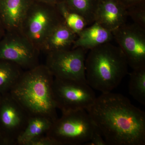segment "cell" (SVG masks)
Returning a JSON list of instances; mask_svg holds the SVG:
<instances>
[{
  "mask_svg": "<svg viewBox=\"0 0 145 145\" xmlns=\"http://www.w3.org/2000/svg\"><path fill=\"white\" fill-rule=\"evenodd\" d=\"M107 145H145V113L120 93H102L87 110Z\"/></svg>",
  "mask_w": 145,
  "mask_h": 145,
  "instance_id": "cell-1",
  "label": "cell"
},
{
  "mask_svg": "<svg viewBox=\"0 0 145 145\" xmlns=\"http://www.w3.org/2000/svg\"><path fill=\"white\" fill-rule=\"evenodd\" d=\"M54 77L45 65L24 71L9 93L30 116H44L54 122L58 119L52 93Z\"/></svg>",
  "mask_w": 145,
  "mask_h": 145,
  "instance_id": "cell-2",
  "label": "cell"
},
{
  "mask_svg": "<svg viewBox=\"0 0 145 145\" xmlns=\"http://www.w3.org/2000/svg\"><path fill=\"white\" fill-rule=\"evenodd\" d=\"M128 66L119 46L108 42L96 47L86 58L87 83L102 93L112 92L127 74Z\"/></svg>",
  "mask_w": 145,
  "mask_h": 145,
  "instance_id": "cell-3",
  "label": "cell"
},
{
  "mask_svg": "<svg viewBox=\"0 0 145 145\" xmlns=\"http://www.w3.org/2000/svg\"><path fill=\"white\" fill-rule=\"evenodd\" d=\"M62 113L46 135L60 145H79L90 140L96 125L86 110Z\"/></svg>",
  "mask_w": 145,
  "mask_h": 145,
  "instance_id": "cell-4",
  "label": "cell"
},
{
  "mask_svg": "<svg viewBox=\"0 0 145 145\" xmlns=\"http://www.w3.org/2000/svg\"><path fill=\"white\" fill-rule=\"evenodd\" d=\"M63 23L56 6L34 1L22 23L20 31L40 51L47 36Z\"/></svg>",
  "mask_w": 145,
  "mask_h": 145,
  "instance_id": "cell-5",
  "label": "cell"
},
{
  "mask_svg": "<svg viewBox=\"0 0 145 145\" xmlns=\"http://www.w3.org/2000/svg\"><path fill=\"white\" fill-rule=\"evenodd\" d=\"M52 89L56 107L62 113L87 110L97 98L93 89L81 81L54 78Z\"/></svg>",
  "mask_w": 145,
  "mask_h": 145,
  "instance_id": "cell-6",
  "label": "cell"
},
{
  "mask_svg": "<svg viewBox=\"0 0 145 145\" xmlns=\"http://www.w3.org/2000/svg\"><path fill=\"white\" fill-rule=\"evenodd\" d=\"M87 50L77 48L49 52L45 65L54 78L86 82L85 60Z\"/></svg>",
  "mask_w": 145,
  "mask_h": 145,
  "instance_id": "cell-7",
  "label": "cell"
},
{
  "mask_svg": "<svg viewBox=\"0 0 145 145\" xmlns=\"http://www.w3.org/2000/svg\"><path fill=\"white\" fill-rule=\"evenodd\" d=\"M40 51L20 31H6L0 39V60L11 62L24 70L40 64Z\"/></svg>",
  "mask_w": 145,
  "mask_h": 145,
  "instance_id": "cell-8",
  "label": "cell"
},
{
  "mask_svg": "<svg viewBox=\"0 0 145 145\" xmlns=\"http://www.w3.org/2000/svg\"><path fill=\"white\" fill-rule=\"evenodd\" d=\"M30 116L9 93L0 100V132L7 145H17Z\"/></svg>",
  "mask_w": 145,
  "mask_h": 145,
  "instance_id": "cell-9",
  "label": "cell"
},
{
  "mask_svg": "<svg viewBox=\"0 0 145 145\" xmlns=\"http://www.w3.org/2000/svg\"><path fill=\"white\" fill-rule=\"evenodd\" d=\"M133 69L145 67V29L133 24H126L112 31Z\"/></svg>",
  "mask_w": 145,
  "mask_h": 145,
  "instance_id": "cell-10",
  "label": "cell"
},
{
  "mask_svg": "<svg viewBox=\"0 0 145 145\" xmlns=\"http://www.w3.org/2000/svg\"><path fill=\"white\" fill-rule=\"evenodd\" d=\"M128 16L119 0H99L94 22L112 31L125 24Z\"/></svg>",
  "mask_w": 145,
  "mask_h": 145,
  "instance_id": "cell-11",
  "label": "cell"
},
{
  "mask_svg": "<svg viewBox=\"0 0 145 145\" xmlns=\"http://www.w3.org/2000/svg\"><path fill=\"white\" fill-rule=\"evenodd\" d=\"M34 0H0V22L6 31H20Z\"/></svg>",
  "mask_w": 145,
  "mask_h": 145,
  "instance_id": "cell-12",
  "label": "cell"
},
{
  "mask_svg": "<svg viewBox=\"0 0 145 145\" xmlns=\"http://www.w3.org/2000/svg\"><path fill=\"white\" fill-rule=\"evenodd\" d=\"M113 39L112 31L94 22L92 25L85 27L78 34L71 49L82 48L87 50L107 43Z\"/></svg>",
  "mask_w": 145,
  "mask_h": 145,
  "instance_id": "cell-13",
  "label": "cell"
},
{
  "mask_svg": "<svg viewBox=\"0 0 145 145\" xmlns=\"http://www.w3.org/2000/svg\"><path fill=\"white\" fill-rule=\"evenodd\" d=\"M78 35L64 24H60L47 36L40 49L41 52H49L71 49Z\"/></svg>",
  "mask_w": 145,
  "mask_h": 145,
  "instance_id": "cell-14",
  "label": "cell"
},
{
  "mask_svg": "<svg viewBox=\"0 0 145 145\" xmlns=\"http://www.w3.org/2000/svg\"><path fill=\"white\" fill-rule=\"evenodd\" d=\"M53 123L44 116H30L25 129L18 138L17 145H25L26 143L35 137L46 134Z\"/></svg>",
  "mask_w": 145,
  "mask_h": 145,
  "instance_id": "cell-15",
  "label": "cell"
},
{
  "mask_svg": "<svg viewBox=\"0 0 145 145\" xmlns=\"http://www.w3.org/2000/svg\"><path fill=\"white\" fill-rule=\"evenodd\" d=\"M23 70L14 63L0 60V94L10 92L21 78Z\"/></svg>",
  "mask_w": 145,
  "mask_h": 145,
  "instance_id": "cell-16",
  "label": "cell"
},
{
  "mask_svg": "<svg viewBox=\"0 0 145 145\" xmlns=\"http://www.w3.org/2000/svg\"><path fill=\"white\" fill-rule=\"evenodd\" d=\"M63 1L70 10L82 16L88 25L95 22L99 0H63Z\"/></svg>",
  "mask_w": 145,
  "mask_h": 145,
  "instance_id": "cell-17",
  "label": "cell"
},
{
  "mask_svg": "<svg viewBox=\"0 0 145 145\" xmlns=\"http://www.w3.org/2000/svg\"><path fill=\"white\" fill-rule=\"evenodd\" d=\"M133 70L130 74L129 93L135 101L145 105V67Z\"/></svg>",
  "mask_w": 145,
  "mask_h": 145,
  "instance_id": "cell-18",
  "label": "cell"
},
{
  "mask_svg": "<svg viewBox=\"0 0 145 145\" xmlns=\"http://www.w3.org/2000/svg\"><path fill=\"white\" fill-rule=\"evenodd\" d=\"M56 7L65 24L77 35L88 25L85 20L70 10L63 1L57 4Z\"/></svg>",
  "mask_w": 145,
  "mask_h": 145,
  "instance_id": "cell-19",
  "label": "cell"
},
{
  "mask_svg": "<svg viewBox=\"0 0 145 145\" xmlns=\"http://www.w3.org/2000/svg\"><path fill=\"white\" fill-rule=\"evenodd\" d=\"M128 16H130L134 24L145 29V3L127 8Z\"/></svg>",
  "mask_w": 145,
  "mask_h": 145,
  "instance_id": "cell-20",
  "label": "cell"
},
{
  "mask_svg": "<svg viewBox=\"0 0 145 145\" xmlns=\"http://www.w3.org/2000/svg\"><path fill=\"white\" fill-rule=\"evenodd\" d=\"M25 145H60L56 140L47 135L35 137L26 143Z\"/></svg>",
  "mask_w": 145,
  "mask_h": 145,
  "instance_id": "cell-21",
  "label": "cell"
},
{
  "mask_svg": "<svg viewBox=\"0 0 145 145\" xmlns=\"http://www.w3.org/2000/svg\"><path fill=\"white\" fill-rule=\"evenodd\" d=\"M85 145H107V144L103 136L96 127L90 140L86 143Z\"/></svg>",
  "mask_w": 145,
  "mask_h": 145,
  "instance_id": "cell-22",
  "label": "cell"
},
{
  "mask_svg": "<svg viewBox=\"0 0 145 145\" xmlns=\"http://www.w3.org/2000/svg\"><path fill=\"white\" fill-rule=\"evenodd\" d=\"M126 9L145 3V0H119Z\"/></svg>",
  "mask_w": 145,
  "mask_h": 145,
  "instance_id": "cell-23",
  "label": "cell"
},
{
  "mask_svg": "<svg viewBox=\"0 0 145 145\" xmlns=\"http://www.w3.org/2000/svg\"><path fill=\"white\" fill-rule=\"evenodd\" d=\"M39 2L44 3L50 5L56 6L59 3L62 1L63 0H34Z\"/></svg>",
  "mask_w": 145,
  "mask_h": 145,
  "instance_id": "cell-24",
  "label": "cell"
},
{
  "mask_svg": "<svg viewBox=\"0 0 145 145\" xmlns=\"http://www.w3.org/2000/svg\"><path fill=\"white\" fill-rule=\"evenodd\" d=\"M5 31V30L3 27V25H2L1 24L0 22V39L4 35Z\"/></svg>",
  "mask_w": 145,
  "mask_h": 145,
  "instance_id": "cell-25",
  "label": "cell"
},
{
  "mask_svg": "<svg viewBox=\"0 0 145 145\" xmlns=\"http://www.w3.org/2000/svg\"><path fill=\"white\" fill-rule=\"evenodd\" d=\"M0 145H7L5 140L1 132H0Z\"/></svg>",
  "mask_w": 145,
  "mask_h": 145,
  "instance_id": "cell-26",
  "label": "cell"
},
{
  "mask_svg": "<svg viewBox=\"0 0 145 145\" xmlns=\"http://www.w3.org/2000/svg\"><path fill=\"white\" fill-rule=\"evenodd\" d=\"M2 95L0 94V100H1V98Z\"/></svg>",
  "mask_w": 145,
  "mask_h": 145,
  "instance_id": "cell-27",
  "label": "cell"
}]
</instances>
